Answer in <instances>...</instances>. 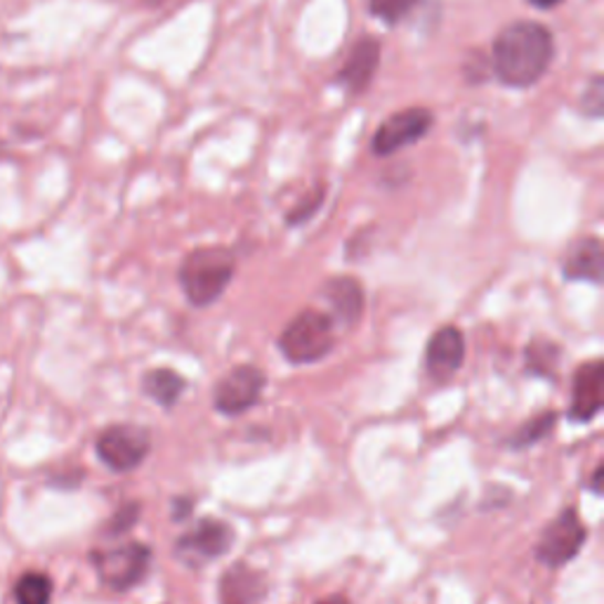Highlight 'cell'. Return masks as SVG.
Wrapping results in <instances>:
<instances>
[{"instance_id": "3957f363", "label": "cell", "mask_w": 604, "mask_h": 604, "mask_svg": "<svg viewBox=\"0 0 604 604\" xmlns=\"http://www.w3.org/2000/svg\"><path fill=\"white\" fill-rule=\"evenodd\" d=\"M335 341V319L326 312L305 310L281 331L279 350L291 364H314L329 357Z\"/></svg>"}, {"instance_id": "7c38bea8", "label": "cell", "mask_w": 604, "mask_h": 604, "mask_svg": "<svg viewBox=\"0 0 604 604\" xmlns=\"http://www.w3.org/2000/svg\"><path fill=\"white\" fill-rule=\"evenodd\" d=\"M604 406V366L602 362L581 364L574 376L570 418L576 423L593 420Z\"/></svg>"}, {"instance_id": "9a60e30c", "label": "cell", "mask_w": 604, "mask_h": 604, "mask_svg": "<svg viewBox=\"0 0 604 604\" xmlns=\"http://www.w3.org/2000/svg\"><path fill=\"white\" fill-rule=\"evenodd\" d=\"M324 298L331 302L337 319H343L347 326L357 324L364 310V291L362 283L352 277L329 279L324 287Z\"/></svg>"}, {"instance_id": "44dd1931", "label": "cell", "mask_w": 604, "mask_h": 604, "mask_svg": "<svg viewBox=\"0 0 604 604\" xmlns=\"http://www.w3.org/2000/svg\"><path fill=\"white\" fill-rule=\"evenodd\" d=\"M139 518V506L137 503H126V506H121L116 512H114V518L110 520V524H106V537H121V534H126V531H131L135 527Z\"/></svg>"}, {"instance_id": "ba28073f", "label": "cell", "mask_w": 604, "mask_h": 604, "mask_svg": "<svg viewBox=\"0 0 604 604\" xmlns=\"http://www.w3.org/2000/svg\"><path fill=\"white\" fill-rule=\"evenodd\" d=\"M583 543H585V527L579 520L576 510L566 508L558 514L553 524L543 531V537L537 545V560L545 566L558 570V566L572 562L579 555Z\"/></svg>"}, {"instance_id": "ffe728a7", "label": "cell", "mask_w": 604, "mask_h": 604, "mask_svg": "<svg viewBox=\"0 0 604 604\" xmlns=\"http://www.w3.org/2000/svg\"><path fill=\"white\" fill-rule=\"evenodd\" d=\"M560 360V350L550 343H534L527 347L529 368L539 373V376H553V371Z\"/></svg>"}, {"instance_id": "52a82bcc", "label": "cell", "mask_w": 604, "mask_h": 604, "mask_svg": "<svg viewBox=\"0 0 604 604\" xmlns=\"http://www.w3.org/2000/svg\"><path fill=\"white\" fill-rule=\"evenodd\" d=\"M232 543H235L232 527L216 518H204L197 527L180 537V541L175 545V553L189 566H204L206 562L227 555Z\"/></svg>"}, {"instance_id": "6da1fadb", "label": "cell", "mask_w": 604, "mask_h": 604, "mask_svg": "<svg viewBox=\"0 0 604 604\" xmlns=\"http://www.w3.org/2000/svg\"><path fill=\"white\" fill-rule=\"evenodd\" d=\"M553 58V33L537 22H514L496 35L491 66L501 83L529 87L545 76Z\"/></svg>"}, {"instance_id": "9c48e42d", "label": "cell", "mask_w": 604, "mask_h": 604, "mask_svg": "<svg viewBox=\"0 0 604 604\" xmlns=\"http://www.w3.org/2000/svg\"><path fill=\"white\" fill-rule=\"evenodd\" d=\"M264 389V373L256 366H235L212 389V404L225 416H241L256 406Z\"/></svg>"}, {"instance_id": "d6986e66", "label": "cell", "mask_w": 604, "mask_h": 604, "mask_svg": "<svg viewBox=\"0 0 604 604\" xmlns=\"http://www.w3.org/2000/svg\"><path fill=\"white\" fill-rule=\"evenodd\" d=\"M366 3L373 17H378L387 27H395L416 8L418 0H366Z\"/></svg>"}, {"instance_id": "4fadbf2b", "label": "cell", "mask_w": 604, "mask_h": 604, "mask_svg": "<svg viewBox=\"0 0 604 604\" xmlns=\"http://www.w3.org/2000/svg\"><path fill=\"white\" fill-rule=\"evenodd\" d=\"M268 593V585L260 572L248 564H235L222 574L220 581V604H260Z\"/></svg>"}, {"instance_id": "4316f807", "label": "cell", "mask_w": 604, "mask_h": 604, "mask_svg": "<svg viewBox=\"0 0 604 604\" xmlns=\"http://www.w3.org/2000/svg\"><path fill=\"white\" fill-rule=\"evenodd\" d=\"M147 3L149 6H162V3H166V0H147Z\"/></svg>"}, {"instance_id": "8fae6325", "label": "cell", "mask_w": 604, "mask_h": 604, "mask_svg": "<svg viewBox=\"0 0 604 604\" xmlns=\"http://www.w3.org/2000/svg\"><path fill=\"white\" fill-rule=\"evenodd\" d=\"M466 360V337L456 326L439 329L428 343V352H425V364H428V373L437 383H447L454 378L458 368L464 366Z\"/></svg>"}, {"instance_id": "7402d4cb", "label": "cell", "mask_w": 604, "mask_h": 604, "mask_svg": "<svg viewBox=\"0 0 604 604\" xmlns=\"http://www.w3.org/2000/svg\"><path fill=\"white\" fill-rule=\"evenodd\" d=\"M324 199H326V187H324V185L314 187V191L310 194V197H308L305 201H300V204L293 208V212L289 216V222H291V225L308 222V220L314 216V212H316L319 208H322Z\"/></svg>"}, {"instance_id": "ac0fdd59", "label": "cell", "mask_w": 604, "mask_h": 604, "mask_svg": "<svg viewBox=\"0 0 604 604\" xmlns=\"http://www.w3.org/2000/svg\"><path fill=\"white\" fill-rule=\"evenodd\" d=\"M555 420H558V414H553V412L527 420L522 428L514 433V437L510 439V447L512 449H524V447H531V444L541 441L550 430H553Z\"/></svg>"}, {"instance_id": "484cf974", "label": "cell", "mask_w": 604, "mask_h": 604, "mask_svg": "<svg viewBox=\"0 0 604 604\" xmlns=\"http://www.w3.org/2000/svg\"><path fill=\"white\" fill-rule=\"evenodd\" d=\"M602 466H597V470H595V477H593V489H595V493H600L602 491Z\"/></svg>"}, {"instance_id": "7a4b0ae2", "label": "cell", "mask_w": 604, "mask_h": 604, "mask_svg": "<svg viewBox=\"0 0 604 604\" xmlns=\"http://www.w3.org/2000/svg\"><path fill=\"white\" fill-rule=\"evenodd\" d=\"M237 270L232 251L222 246H206L191 251L180 264V287L191 305L208 308L220 300Z\"/></svg>"}, {"instance_id": "cb8c5ba5", "label": "cell", "mask_w": 604, "mask_h": 604, "mask_svg": "<svg viewBox=\"0 0 604 604\" xmlns=\"http://www.w3.org/2000/svg\"><path fill=\"white\" fill-rule=\"evenodd\" d=\"M527 3H529V6H534V8H539V10H550V8L560 6L562 0H527Z\"/></svg>"}, {"instance_id": "30bf717a", "label": "cell", "mask_w": 604, "mask_h": 604, "mask_svg": "<svg viewBox=\"0 0 604 604\" xmlns=\"http://www.w3.org/2000/svg\"><path fill=\"white\" fill-rule=\"evenodd\" d=\"M381 66V43L373 35H364L354 43L347 62L335 74V83L352 97L364 95Z\"/></svg>"}, {"instance_id": "d4e9b609", "label": "cell", "mask_w": 604, "mask_h": 604, "mask_svg": "<svg viewBox=\"0 0 604 604\" xmlns=\"http://www.w3.org/2000/svg\"><path fill=\"white\" fill-rule=\"evenodd\" d=\"M316 604H352V602L345 595H331V597L316 602Z\"/></svg>"}, {"instance_id": "8992f818", "label": "cell", "mask_w": 604, "mask_h": 604, "mask_svg": "<svg viewBox=\"0 0 604 604\" xmlns=\"http://www.w3.org/2000/svg\"><path fill=\"white\" fill-rule=\"evenodd\" d=\"M433 112L414 106L385 118L371 139V152L376 156H393L406 147L416 145L433 128Z\"/></svg>"}, {"instance_id": "2e32d148", "label": "cell", "mask_w": 604, "mask_h": 604, "mask_svg": "<svg viewBox=\"0 0 604 604\" xmlns=\"http://www.w3.org/2000/svg\"><path fill=\"white\" fill-rule=\"evenodd\" d=\"M142 389H145V395L152 397L156 404H162L164 408H173L177 399L185 395L187 381L173 368H154L142 378Z\"/></svg>"}, {"instance_id": "603a6c76", "label": "cell", "mask_w": 604, "mask_h": 604, "mask_svg": "<svg viewBox=\"0 0 604 604\" xmlns=\"http://www.w3.org/2000/svg\"><path fill=\"white\" fill-rule=\"evenodd\" d=\"M581 110L589 116H600L604 110V83L602 76H593V81L589 83V87L583 91V100H581Z\"/></svg>"}, {"instance_id": "5bb4252c", "label": "cell", "mask_w": 604, "mask_h": 604, "mask_svg": "<svg viewBox=\"0 0 604 604\" xmlns=\"http://www.w3.org/2000/svg\"><path fill=\"white\" fill-rule=\"evenodd\" d=\"M564 279L570 281H591L600 283L604 272V253L602 243L595 237H585L572 246V251L564 256L562 264Z\"/></svg>"}, {"instance_id": "5b68a950", "label": "cell", "mask_w": 604, "mask_h": 604, "mask_svg": "<svg viewBox=\"0 0 604 604\" xmlns=\"http://www.w3.org/2000/svg\"><path fill=\"white\" fill-rule=\"evenodd\" d=\"M95 451L102 464L114 472H131L142 466L152 451V437L145 428L131 423L110 425L100 433L95 441Z\"/></svg>"}, {"instance_id": "e0dca14e", "label": "cell", "mask_w": 604, "mask_h": 604, "mask_svg": "<svg viewBox=\"0 0 604 604\" xmlns=\"http://www.w3.org/2000/svg\"><path fill=\"white\" fill-rule=\"evenodd\" d=\"M55 581L45 572H24L12 585L14 604H52Z\"/></svg>"}, {"instance_id": "277c9868", "label": "cell", "mask_w": 604, "mask_h": 604, "mask_svg": "<svg viewBox=\"0 0 604 604\" xmlns=\"http://www.w3.org/2000/svg\"><path fill=\"white\" fill-rule=\"evenodd\" d=\"M91 562L100 581L116 593H126L147 576L152 553L142 543H123L106 550H93Z\"/></svg>"}]
</instances>
